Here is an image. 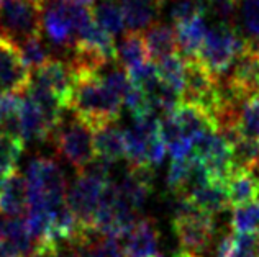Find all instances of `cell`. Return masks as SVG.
I'll use <instances>...</instances> for the list:
<instances>
[{
    "mask_svg": "<svg viewBox=\"0 0 259 257\" xmlns=\"http://www.w3.org/2000/svg\"><path fill=\"white\" fill-rule=\"evenodd\" d=\"M240 126L243 136L259 139V93L244 100L241 107Z\"/></svg>",
    "mask_w": 259,
    "mask_h": 257,
    "instance_id": "cell-27",
    "label": "cell"
},
{
    "mask_svg": "<svg viewBox=\"0 0 259 257\" xmlns=\"http://www.w3.org/2000/svg\"><path fill=\"white\" fill-rule=\"evenodd\" d=\"M213 257H233V231L223 236L222 241L218 242Z\"/></svg>",
    "mask_w": 259,
    "mask_h": 257,
    "instance_id": "cell-33",
    "label": "cell"
},
{
    "mask_svg": "<svg viewBox=\"0 0 259 257\" xmlns=\"http://www.w3.org/2000/svg\"><path fill=\"white\" fill-rule=\"evenodd\" d=\"M230 226L235 233H256L259 229V200L233 207Z\"/></svg>",
    "mask_w": 259,
    "mask_h": 257,
    "instance_id": "cell-24",
    "label": "cell"
},
{
    "mask_svg": "<svg viewBox=\"0 0 259 257\" xmlns=\"http://www.w3.org/2000/svg\"><path fill=\"white\" fill-rule=\"evenodd\" d=\"M251 43H253V48L256 49V53L259 54V39H254V41H253V39H251Z\"/></svg>",
    "mask_w": 259,
    "mask_h": 257,
    "instance_id": "cell-37",
    "label": "cell"
},
{
    "mask_svg": "<svg viewBox=\"0 0 259 257\" xmlns=\"http://www.w3.org/2000/svg\"><path fill=\"white\" fill-rule=\"evenodd\" d=\"M94 144L97 158L108 164L126 159V133L117 123L94 130Z\"/></svg>",
    "mask_w": 259,
    "mask_h": 257,
    "instance_id": "cell-14",
    "label": "cell"
},
{
    "mask_svg": "<svg viewBox=\"0 0 259 257\" xmlns=\"http://www.w3.org/2000/svg\"><path fill=\"white\" fill-rule=\"evenodd\" d=\"M231 207L259 200V177L251 169H236L227 182Z\"/></svg>",
    "mask_w": 259,
    "mask_h": 257,
    "instance_id": "cell-17",
    "label": "cell"
},
{
    "mask_svg": "<svg viewBox=\"0 0 259 257\" xmlns=\"http://www.w3.org/2000/svg\"><path fill=\"white\" fill-rule=\"evenodd\" d=\"M45 0H0V35L22 43L41 35V12Z\"/></svg>",
    "mask_w": 259,
    "mask_h": 257,
    "instance_id": "cell-5",
    "label": "cell"
},
{
    "mask_svg": "<svg viewBox=\"0 0 259 257\" xmlns=\"http://www.w3.org/2000/svg\"><path fill=\"white\" fill-rule=\"evenodd\" d=\"M94 22L102 26L112 36L123 35L126 31V22L118 0H95L92 4Z\"/></svg>",
    "mask_w": 259,
    "mask_h": 257,
    "instance_id": "cell-20",
    "label": "cell"
},
{
    "mask_svg": "<svg viewBox=\"0 0 259 257\" xmlns=\"http://www.w3.org/2000/svg\"><path fill=\"white\" fill-rule=\"evenodd\" d=\"M28 212V184L20 172L0 179V215L22 218Z\"/></svg>",
    "mask_w": 259,
    "mask_h": 257,
    "instance_id": "cell-12",
    "label": "cell"
},
{
    "mask_svg": "<svg viewBox=\"0 0 259 257\" xmlns=\"http://www.w3.org/2000/svg\"><path fill=\"white\" fill-rule=\"evenodd\" d=\"M189 174H190V158L172 159L166 175V185L169 188V192H172L174 195H182L187 187Z\"/></svg>",
    "mask_w": 259,
    "mask_h": 257,
    "instance_id": "cell-28",
    "label": "cell"
},
{
    "mask_svg": "<svg viewBox=\"0 0 259 257\" xmlns=\"http://www.w3.org/2000/svg\"><path fill=\"white\" fill-rule=\"evenodd\" d=\"M223 77L230 80L246 98L259 93V54L253 48V43L249 41L248 48L238 56Z\"/></svg>",
    "mask_w": 259,
    "mask_h": 257,
    "instance_id": "cell-11",
    "label": "cell"
},
{
    "mask_svg": "<svg viewBox=\"0 0 259 257\" xmlns=\"http://www.w3.org/2000/svg\"><path fill=\"white\" fill-rule=\"evenodd\" d=\"M151 61L146 39L141 33L128 31L117 44V63L125 71H132Z\"/></svg>",
    "mask_w": 259,
    "mask_h": 257,
    "instance_id": "cell-18",
    "label": "cell"
},
{
    "mask_svg": "<svg viewBox=\"0 0 259 257\" xmlns=\"http://www.w3.org/2000/svg\"><path fill=\"white\" fill-rule=\"evenodd\" d=\"M67 2H72V4H77V5H85V7H89V5H92L95 0H67Z\"/></svg>",
    "mask_w": 259,
    "mask_h": 257,
    "instance_id": "cell-35",
    "label": "cell"
},
{
    "mask_svg": "<svg viewBox=\"0 0 259 257\" xmlns=\"http://www.w3.org/2000/svg\"><path fill=\"white\" fill-rule=\"evenodd\" d=\"M172 257H195V255L189 254V252H186V251H179V252H176Z\"/></svg>",
    "mask_w": 259,
    "mask_h": 257,
    "instance_id": "cell-36",
    "label": "cell"
},
{
    "mask_svg": "<svg viewBox=\"0 0 259 257\" xmlns=\"http://www.w3.org/2000/svg\"><path fill=\"white\" fill-rule=\"evenodd\" d=\"M123 10L126 30L143 33L158 23L166 0H118Z\"/></svg>",
    "mask_w": 259,
    "mask_h": 257,
    "instance_id": "cell-13",
    "label": "cell"
},
{
    "mask_svg": "<svg viewBox=\"0 0 259 257\" xmlns=\"http://www.w3.org/2000/svg\"><path fill=\"white\" fill-rule=\"evenodd\" d=\"M33 74H35V77H31L33 82L39 84L51 93H54L61 100V104L69 110L74 92V80H76V74H74L69 61L51 58L39 69L33 71Z\"/></svg>",
    "mask_w": 259,
    "mask_h": 257,
    "instance_id": "cell-9",
    "label": "cell"
},
{
    "mask_svg": "<svg viewBox=\"0 0 259 257\" xmlns=\"http://www.w3.org/2000/svg\"><path fill=\"white\" fill-rule=\"evenodd\" d=\"M41 33L51 46L69 53L76 44L77 31L67 0H45L41 12Z\"/></svg>",
    "mask_w": 259,
    "mask_h": 257,
    "instance_id": "cell-7",
    "label": "cell"
},
{
    "mask_svg": "<svg viewBox=\"0 0 259 257\" xmlns=\"http://www.w3.org/2000/svg\"><path fill=\"white\" fill-rule=\"evenodd\" d=\"M28 208L56 210L66 203L67 182L63 169L54 159L38 156L26 169Z\"/></svg>",
    "mask_w": 259,
    "mask_h": 257,
    "instance_id": "cell-2",
    "label": "cell"
},
{
    "mask_svg": "<svg viewBox=\"0 0 259 257\" xmlns=\"http://www.w3.org/2000/svg\"><path fill=\"white\" fill-rule=\"evenodd\" d=\"M177 43H179V53L184 58H195L200 53L205 38L208 35V26L203 15H199L186 23L176 25Z\"/></svg>",
    "mask_w": 259,
    "mask_h": 257,
    "instance_id": "cell-16",
    "label": "cell"
},
{
    "mask_svg": "<svg viewBox=\"0 0 259 257\" xmlns=\"http://www.w3.org/2000/svg\"><path fill=\"white\" fill-rule=\"evenodd\" d=\"M53 143L59 156L69 162L77 172L97 159L94 144V128L74 117L64 120L53 134Z\"/></svg>",
    "mask_w": 259,
    "mask_h": 257,
    "instance_id": "cell-4",
    "label": "cell"
},
{
    "mask_svg": "<svg viewBox=\"0 0 259 257\" xmlns=\"http://www.w3.org/2000/svg\"><path fill=\"white\" fill-rule=\"evenodd\" d=\"M172 231L179 241L181 251L195 257H205L215 234L213 215L195 208L187 215L172 216Z\"/></svg>",
    "mask_w": 259,
    "mask_h": 257,
    "instance_id": "cell-6",
    "label": "cell"
},
{
    "mask_svg": "<svg viewBox=\"0 0 259 257\" xmlns=\"http://www.w3.org/2000/svg\"><path fill=\"white\" fill-rule=\"evenodd\" d=\"M4 215H0V241L5 239V231H7V220L2 218Z\"/></svg>",
    "mask_w": 259,
    "mask_h": 257,
    "instance_id": "cell-34",
    "label": "cell"
},
{
    "mask_svg": "<svg viewBox=\"0 0 259 257\" xmlns=\"http://www.w3.org/2000/svg\"><path fill=\"white\" fill-rule=\"evenodd\" d=\"M31 84V69L26 66L18 43L0 35V92L20 95Z\"/></svg>",
    "mask_w": 259,
    "mask_h": 257,
    "instance_id": "cell-8",
    "label": "cell"
},
{
    "mask_svg": "<svg viewBox=\"0 0 259 257\" xmlns=\"http://www.w3.org/2000/svg\"><path fill=\"white\" fill-rule=\"evenodd\" d=\"M20 100H22V98H20L18 95L0 92V126H2L7 120H10L13 115L17 113Z\"/></svg>",
    "mask_w": 259,
    "mask_h": 257,
    "instance_id": "cell-32",
    "label": "cell"
},
{
    "mask_svg": "<svg viewBox=\"0 0 259 257\" xmlns=\"http://www.w3.org/2000/svg\"><path fill=\"white\" fill-rule=\"evenodd\" d=\"M220 2H228V0H212V4H220Z\"/></svg>",
    "mask_w": 259,
    "mask_h": 257,
    "instance_id": "cell-38",
    "label": "cell"
},
{
    "mask_svg": "<svg viewBox=\"0 0 259 257\" xmlns=\"http://www.w3.org/2000/svg\"><path fill=\"white\" fill-rule=\"evenodd\" d=\"M20 51H22V56L25 59L26 66L30 67L31 71L39 69L43 64H46L50 61L51 56V46L48 44L43 35H35L23 39L22 43H18Z\"/></svg>",
    "mask_w": 259,
    "mask_h": 257,
    "instance_id": "cell-23",
    "label": "cell"
},
{
    "mask_svg": "<svg viewBox=\"0 0 259 257\" xmlns=\"http://www.w3.org/2000/svg\"><path fill=\"white\" fill-rule=\"evenodd\" d=\"M23 151L25 139L22 136L0 130V179L17 172V166Z\"/></svg>",
    "mask_w": 259,
    "mask_h": 257,
    "instance_id": "cell-21",
    "label": "cell"
},
{
    "mask_svg": "<svg viewBox=\"0 0 259 257\" xmlns=\"http://www.w3.org/2000/svg\"><path fill=\"white\" fill-rule=\"evenodd\" d=\"M120 241L125 257H162L159 252V229L151 218H140Z\"/></svg>",
    "mask_w": 259,
    "mask_h": 257,
    "instance_id": "cell-10",
    "label": "cell"
},
{
    "mask_svg": "<svg viewBox=\"0 0 259 257\" xmlns=\"http://www.w3.org/2000/svg\"><path fill=\"white\" fill-rule=\"evenodd\" d=\"M233 257H259L257 233L233 231Z\"/></svg>",
    "mask_w": 259,
    "mask_h": 257,
    "instance_id": "cell-31",
    "label": "cell"
},
{
    "mask_svg": "<svg viewBox=\"0 0 259 257\" xmlns=\"http://www.w3.org/2000/svg\"><path fill=\"white\" fill-rule=\"evenodd\" d=\"M184 197L190 198L202 212H207L210 215L222 213L228 207H231L227 184H225V182L212 180V179L205 182V184L189 190Z\"/></svg>",
    "mask_w": 259,
    "mask_h": 257,
    "instance_id": "cell-15",
    "label": "cell"
},
{
    "mask_svg": "<svg viewBox=\"0 0 259 257\" xmlns=\"http://www.w3.org/2000/svg\"><path fill=\"white\" fill-rule=\"evenodd\" d=\"M240 22L249 39H259V0H244L240 7Z\"/></svg>",
    "mask_w": 259,
    "mask_h": 257,
    "instance_id": "cell-30",
    "label": "cell"
},
{
    "mask_svg": "<svg viewBox=\"0 0 259 257\" xmlns=\"http://www.w3.org/2000/svg\"><path fill=\"white\" fill-rule=\"evenodd\" d=\"M5 239L17 247V251L22 254V257H30L36 249L35 241H33L28 228H26V221L22 218L7 220Z\"/></svg>",
    "mask_w": 259,
    "mask_h": 257,
    "instance_id": "cell-25",
    "label": "cell"
},
{
    "mask_svg": "<svg viewBox=\"0 0 259 257\" xmlns=\"http://www.w3.org/2000/svg\"><path fill=\"white\" fill-rule=\"evenodd\" d=\"M199 15H205L197 0H171L169 4V17L176 25L186 23Z\"/></svg>",
    "mask_w": 259,
    "mask_h": 257,
    "instance_id": "cell-29",
    "label": "cell"
},
{
    "mask_svg": "<svg viewBox=\"0 0 259 257\" xmlns=\"http://www.w3.org/2000/svg\"><path fill=\"white\" fill-rule=\"evenodd\" d=\"M231 154H233V171L251 169L259 162V139L243 136L231 147Z\"/></svg>",
    "mask_w": 259,
    "mask_h": 257,
    "instance_id": "cell-26",
    "label": "cell"
},
{
    "mask_svg": "<svg viewBox=\"0 0 259 257\" xmlns=\"http://www.w3.org/2000/svg\"><path fill=\"white\" fill-rule=\"evenodd\" d=\"M186 66L187 61L181 53L156 61L159 79L171 89L179 92L181 95L184 92V84H186Z\"/></svg>",
    "mask_w": 259,
    "mask_h": 257,
    "instance_id": "cell-22",
    "label": "cell"
},
{
    "mask_svg": "<svg viewBox=\"0 0 259 257\" xmlns=\"http://www.w3.org/2000/svg\"><path fill=\"white\" fill-rule=\"evenodd\" d=\"M74 92L69 104V110L74 117L97 130L100 126L117 123L120 118L121 100L108 87L100 72H74Z\"/></svg>",
    "mask_w": 259,
    "mask_h": 257,
    "instance_id": "cell-1",
    "label": "cell"
},
{
    "mask_svg": "<svg viewBox=\"0 0 259 257\" xmlns=\"http://www.w3.org/2000/svg\"><path fill=\"white\" fill-rule=\"evenodd\" d=\"M249 41L251 39L244 38L236 30V25L218 22V25L208 30L205 43L195 58H199L215 77H220L230 71L238 56L248 48Z\"/></svg>",
    "mask_w": 259,
    "mask_h": 257,
    "instance_id": "cell-3",
    "label": "cell"
},
{
    "mask_svg": "<svg viewBox=\"0 0 259 257\" xmlns=\"http://www.w3.org/2000/svg\"><path fill=\"white\" fill-rule=\"evenodd\" d=\"M256 233H257V238H259V229H257V231H256Z\"/></svg>",
    "mask_w": 259,
    "mask_h": 257,
    "instance_id": "cell-39",
    "label": "cell"
},
{
    "mask_svg": "<svg viewBox=\"0 0 259 257\" xmlns=\"http://www.w3.org/2000/svg\"><path fill=\"white\" fill-rule=\"evenodd\" d=\"M146 46L149 51L151 61H159L162 58H167L171 54L179 53V43H177L176 28L169 25L154 23L151 28L145 31Z\"/></svg>",
    "mask_w": 259,
    "mask_h": 257,
    "instance_id": "cell-19",
    "label": "cell"
}]
</instances>
